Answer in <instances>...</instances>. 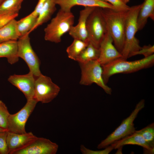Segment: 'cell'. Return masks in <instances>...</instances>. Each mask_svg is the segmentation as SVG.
I'll return each instance as SVG.
<instances>
[{
  "label": "cell",
  "instance_id": "cell-1",
  "mask_svg": "<svg viewBox=\"0 0 154 154\" xmlns=\"http://www.w3.org/2000/svg\"><path fill=\"white\" fill-rule=\"evenodd\" d=\"M128 11L101 8L107 31L113 39L114 45L121 53L125 42V28Z\"/></svg>",
  "mask_w": 154,
  "mask_h": 154
},
{
  "label": "cell",
  "instance_id": "cell-2",
  "mask_svg": "<svg viewBox=\"0 0 154 154\" xmlns=\"http://www.w3.org/2000/svg\"><path fill=\"white\" fill-rule=\"evenodd\" d=\"M154 64V54L134 61H128L121 57L102 66V78L105 84L110 78L116 74H128L152 66Z\"/></svg>",
  "mask_w": 154,
  "mask_h": 154
},
{
  "label": "cell",
  "instance_id": "cell-3",
  "mask_svg": "<svg viewBox=\"0 0 154 154\" xmlns=\"http://www.w3.org/2000/svg\"><path fill=\"white\" fill-rule=\"evenodd\" d=\"M74 16L70 11L60 9L44 29L45 40L55 43L60 42L62 37L73 26Z\"/></svg>",
  "mask_w": 154,
  "mask_h": 154
},
{
  "label": "cell",
  "instance_id": "cell-4",
  "mask_svg": "<svg viewBox=\"0 0 154 154\" xmlns=\"http://www.w3.org/2000/svg\"><path fill=\"white\" fill-rule=\"evenodd\" d=\"M141 4L130 7L128 11L126 18L125 41L121 52V58L125 60L130 57L133 53L139 50L141 48L139 40L135 37L138 31L137 19Z\"/></svg>",
  "mask_w": 154,
  "mask_h": 154
},
{
  "label": "cell",
  "instance_id": "cell-5",
  "mask_svg": "<svg viewBox=\"0 0 154 154\" xmlns=\"http://www.w3.org/2000/svg\"><path fill=\"white\" fill-rule=\"evenodd\" d=\"M145 106V100H141L130 114L124 119L120 124L98 145L99 149L105 148L115 142L129 136L135 131L134 121L140 111Z\"/></svg>",
  "mask_w": 154,
  "mask_h": 154
},
{
  "label": "cell",
  "instance_id": "cell-6",
  "mask_svg": "<svg viewBox=\"0 0 154 154\" xmlns=\"http://www.w3.org/2000/svg\"><path fill=\"white\" fill-rule=\"evenodd\" d=\"M81 76L80 84L88 86L95 83L107 94L111 95L112 90L104 83L102 78V68L97 60L80 63Z\"/></svg>",
  "mask_w": 154,
  "mask_h": 154
},
{
  "label": "cell",
  "instance_id": "cell-7",
  "mask_svg": "<svg viewBox=\"0 0 154 154\" xmlns=\"http://www.w3.org/2000/svg\"><path fill=\"white\" fill-rule=\"evenodd\" d=\"M101 8L95 7L89 16L86 23L89 42L98 48L108 32Z\"/></svg>",
  "mask_w": 154,
  "mask_h": 154
},
{
  "label": "cell",
  "instance_id": "cell-8",
  "mask_svg": "<svg viewBox=\"0 0 154 154\" xmlns=\"http://www.w3.org/2000/svg\"><path fill=\"white\" fill-rule=\"evenodd\" d=\"M29 35L28 33L21 37L17 40L18 55L25 62L29 71L37 77L42 74L40 69V63L31 46Z\"/></svg>",
  "mask_w": 154,
  "mask_h": 154
},
{
  "label": "cell",
  "instance_id": "cell-9",
  "mask_svg": "<svg viewBox=\"0 0 154 154\" xmlns=\"http://www.w3.org/2000/svg\"><path fill=\"white\" fill-rule=\"evenodd\" d=\"M60 90L59 87L49 77L42 74L36 77L34 98L38 102L44 104L50 102L57 96Z\"/></svg>",
  "mask_w": 154,
  "mask_h": 154
},
{
  "label": "cell",
  "instance_id": "cell-10",
  "mask_svg": "<svg viewBox=\"0 0 154 154\" xmlns=\"http://www.w3.org/2000/svg\"><path fill=\"white\" fill-rule=\"evenodd\" d=\"M38 102L34 98L27 100L19 111L14 114H10L7 119L8 131L18 134L26 133V123Z\"/></svg>",
  "mask_w": 154,
  "mask_h": 154
},
{
  "label": "cell",
  "instance_id": "cell-11",
  "mask_svg": "<svg viewBox=\"0 0 154 154\" xmlns=\"http://www.w3.org/2000/svg\"><path fill=\"white\" fill-rule=\"evenodd\" d=\"M58 148L56 143L49 139L36 137L24 147L10 154H55Z\"/></svg>",
  "mask_w": 154,
  "mask_h": 154
},
{
  "label": "cell",
  "instance_id": "cell-12",
  "mask_svg": "<svg viewBox=\"0 0 154 154\" xmlns=\"http://www.w3.org/2000/svg\"><path fill=\"white\" fill-rule=\"evenodd\" d=\"M35 77L29 71L25 74L11 75L8 80L22 92L27 100L34 98Z\"/></svg>",
  "mask_w": 154,
  "mask_h": 154
},
{
  "label": "cell",
  "instance_id": "cell-13",
  "mask_svg": "<svg viewBox=\"0 0 154 154\" xmlns=\"http://www.w3.org/2000/svg\"><path fill=\"white\" fill-rule=\"evenodd\" d=\"M113 43L112 37L107 32L99 46L100 55L97 60L102 66L122 57Z\"/></svg>",
  "mask_w": 154,
  "mask_h": 154
},
{
  "label": "cell",
  "instance_id": "cell-14",
  "mask_svg": "<svg viewBox=\"0 0 154 154\" xmlns=\"http://www.w3.org/2000/svg\"><path fill=\"white\" fill-rule=\"evenodd\" d=\"M96 7H86L80 11L78 24L73 26L69 31L70 35L74 39H79L89 42L86 28L87 19Z\"/></svg>",
  "mask_w": 154,
  "mask_h": 154
},
{
  "label": "cell",
  "instance_id": "cell-15",
  "mask_svg": "<svg viewBox=\"0 0 154 154\" xmlns=\"http://www.w3.org/2000/svg\"><path fill=\"white\" fill-rule=\"evenodd\" d=\"M55 1L56 4L60 6V9L65 11H70L71 8L76 5L115 9L111 4L103 0H55Z\"/></svg>",
  "mask_w": 154,
  "mask_h": 154
},
{
  "label": "cell",
  "instance_id": "cell-16",
  "mask_svg": "<svg viewBox=\"0 0 154 154\" xmlns=\"http://www.w3.org/2000/svg\"><path fill=\"white\" fill-rule=\"evenodd\" d=\"M36 137L31 132L18 134L8 131L6 140L9 154L24 147Z\"/></svg>",
  "mask_w": 154,
  "mask_h": 154
},
{
  "label": "cell",
  "instance_id": "cell-17",
  "mask_svg": "<svg viewBox=\"0 0 154 154\" xmlns=\"http://www.w3.org/2000/svg\"><path fill=\"white\" fill-rule=\"evenodd\" d=\"M141 4L137 19L138 31L144 27L148 18L154 20V0H144Z\"/></svg>",
  "mask_w": 154,
  "mask_h": 154
},
{
  "label": "cell",
  "instance_id": "cell-18",
  "mask_svg": "<svg viewBox=\"0 0 154 154\" xmlns=\"http://www.w3.org/2000/svg\"><path fill=\"white\" fill-rule=\"evenodd\" d=\"M7 58L8 62L11 64L19 60L17 40H11L0 43V58Z\"/></svg>",
  "mask_w": 154,
  "mask_h": 154
},
{
  "label": "cell",
  "instance_id": "cell-19",
  "mask_svg": "<svg viewBox=\"0 0 154 154\" xmlns=\"http://www.w3.org/2000/svg\"><path fill=\"white\" fill-rule=\"evenodd\" d=\"M114 149L126 145H136L142 147L143 149L154 151L152 147L139 133L135 132L132 134L119 140L114 143Z\"/></svg>",
  "mask_w": 154,
  "mask_h": 154
},
{
  "label": "cell",
  "instance_id": "cell-20",
  "mask_svg": "<svg viewBox=\"0 0 154 154\" xmlns=\"http://www.w3.org/2000/svg\"><path fill=\"white\" fill-rule=\"evenodd\" d=\"M56 5L55 0H46L39 13L36 23L31 32L50 19L56 9Z\"/></svg>",
  "mask_w": 154,
  "mask_h": 154
},
{
  "label": "cell",
  "instance_id": "cell-21",
  "mask_svg": "<svg viewBox=\"0 0 154 154\" xmlns=\"http://www.w3.org/2000/svg\"><path fill=\"white\" fill-rule=\"evenodd\" d=\"M16 22L17 21L14 19L0 28V43L9 40H17L19 38Z\"/></svg>",
  "mask_w": 154,
  "mask_h": 154
},
{
  "label": "cell",
  "instance_id": "cell-22",
  "mask_svg": "<svg viewBox=\"0 0 154 154\" xmlns=\"http://www.w3.org/2000/svg\"><path fill=\"white\" fill-rule=\"evenodd\" d=\"M37 18V17L31 13L17 21V27L20 37L31 33V30L36 23Z\"/></svg>",
  "mask_w": 154,
  "mask_h": 154
},
{
  "label": "cell",
  "instance_id": "cell-23",
  "mask_svg": "<svg viewBox=\"0 0 154 154\" xmlns=\"http://www.w3.org/2000/svg\"><path fill=\"white\" fill-rule=\"evenodd\" d=\"M100 55L99 48L89 42L86 48L78 56L76 61L79 63L97 60Z\"/></svg>",
  "mask_w": 154,
  "mask_h": 154
},
{
  "label": "cell",
  "instance_id": "cell-24",
  "mask_svg": "<svg viewBox=\"0 0 154 154\" xmlns=\"http://www.w3.org/2000/svg\"><path fill=\"white\" fill-rule=\"evenodd\" d=\"M89 43L79 39H74L72 44L66 50L68 57L76 61L78 56L86 48Z\"/></svg>",
  "mask_w": 154,
  "mask_h": 154
},
{
  "label": "cell",
  "instance_id": "cell-25",
  "mask_svg": "<svg viewBox=\"0 0 154 154\" xmlns=\"http://www.w3.org/2000/svg\"><path fill=\"white\" fill-rule=\"evenodd\" d=\"M24 0H3L0 4V15L18 13Z\"/></svg>",
  "mask_w": 154,
  "mask_h": 154
},
{
  "label": "cell",
  "instance_id": "cell-26",
  "mask_svg": "<svg viewBox=\"0 0 154 154\" xmlns=\"http://www.w3.org/2000/svg\"><path fill=\"white\" fill-rule=\"evenodd\" d=\"M135 131L140 134L145 140L154 147V123H152L146 127Z\"/></svg>",
  "mask_w": 154,
  "mask_h": 154
},
{
  "label": "cell",
  "instance_id": "cell-27",
  "mask_svg": "<svg viewBox=\"0 0 154 154\" xmlns=\"http://www.w3.org/2000/svg\"><path fill=\"white\" fill-rule=\"evenodd\" d=\"M10 113L5 104L0 100V127L7 130V119Z\"/></svg>",
  "mask_w": 154,
  "mask_h": 154
},
{
  "label": "cell",
  "instance_id": "cell-28",
  "mask_svg": "<svg viewBox=\"0 0 154 154\" xmlns=\"http://www.w3.org/2000/svg\"><path fill=\"white\" fill-rule=\"evenodd\" d=\"M114 143L102 150H92L86 148L84 145L80 146V151L83 154H108L114 149Z\"/></svg>",
  "mask_w": 154,
  "mask_h": 154
},
{
  "label": "cell",
  "instance_id": "cell-29",
  "mask_svg": "<svg viewBox=\"0 0 154 154\" xmlns=\"http://www.w3.org/2000/svg\"><path fill=\"white\" fill-rule=\"evenodd\" d=\"M154 46L149 44L145 45L138 51L132 53L130 55V57L138 55H142L144 57H149L154 54Z\"/></svg>",
  "mask_w": 154,
  "mask_h": 154
},
{
  "label": "cell",
  "instance_id": "cell-30",
  "mask_svg": "<svg viewBox=\"0 0 154 154\" xmlns=\"http://www.w3.org/2000/svg\"><path fill=\"white\" fill-rule=\"evenodd\" d=\"M8 130L0 132V154H9V150L7 143V137Z\"/></svg>",
  "mask_w": 154,
  "mask_h": 154
},
{
  "label": "cell",
  "instance_id": "cell-31",
  "mask_svg": "<svg viewBox=\"0 0 154 154\" xmlns=\"http://www.w3.org/2000/svg\"><path fill=\"white\" fill-rule=\"evenodd\" d=\"M108 2L115 8V9L121 11H127L130 9V7L128 6L121 0H103Z\"/></svg>",
  "mask_w": 154,
  "mask_h": 154
},
{
  "label": "cell",
  "instance_id": "cell-32",
  "mask_svg": "<svg viewBox=\"0 0 154 154\" xmlns=\"http://www.w3.org/2000/svg\"><path fill=\"white\" fill-rule=\"evenodd\" d=\"M18 13H8L0 15V28L4 26L18 15Z\"/></svg>",
  "mask_w": 154,
  "mask_h": 154
},
{
  "label": "cell",
  "instance_id": "cell-33",
  "mask_svg": "<svg viewBox=\"0 0 154 154\" xmlns=\"http://www.w3.org/2000/svg\"><path fill=\"white\" fill-rule=\"evenodd\" d=\"M47 0H39L34 10L31 13L34 16L38 17L41 9Z\"/></svg>",
  "mask_w": 154,
  "mask_h": 154
},
{
  "label": "cell",
  "instance_id": "cell-34",
  "mask_svg": "<svg viewBox=\"0 0 154 154\" xmlns=\"http://www.w3.org/2000/svg\"><path fill=\"white\" fill-rule=\"evenodd\" d=\"M123 147H120L118 148L117 149V152L115 154H122V149Z\"/></svg>",
  "mask_w": 154,
  "mask_h": 154
},
{
  "label": "cell",
  "instance_id": "cell-35",
  "mask_svg": "<svg viewBox=\"0 0 154 154\" xmlns=\"http://www.w3.org/2000/svg\"><path fill=\"white\" fill-rule=\"evenodd\" d=\"M125 3L127 4L129 1V0H121Z\"/></svg>",
  "mask_w": 154,
  "mask_h": 154
},
{
  "label": "cell",
  "instance_id": "cell-36",
  "mask_svg": "<svg viewBox=\"0 0 154 154\" xmlns=\"http://www.w3.org/2000/svg\"><path fill=\"white\" fill-rule=\"evenodd\" d=\"M5 130V129H3L1 128L0 127V132H1V131H4V130Z\"/></svg>",
  "mask_w": 154,
  "mask_h": 154
},
{
  "label": "cell",
  "instance_id": "cell-37",
  "mask_svg": "<svg viewBox=\"0 0 154 154\" xmlns=\"http://www.w3.org/2000/svg\"><path fill=\"white\" fill-rule=\"evenodd\" d=\"M2 1H3V0H0V4L1 2Z\"/></svg>",
  "mask_w": 154,
  "mask_h": 154
}]
</instances>
